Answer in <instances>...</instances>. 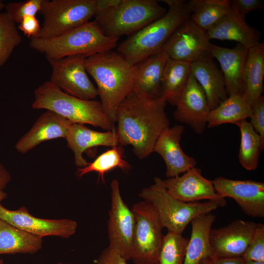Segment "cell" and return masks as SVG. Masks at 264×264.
I'll use <instances>...</instances> for the list:
<instances>
[{
    "label": "cell",
    "mask_w": 264,
    "mask_h": 264,
    "mask_svg": "<svg viewBox=\"0 0 264 264\" xmlns=\"http://www.w3.org/2000/svg\"><path fill=\"white\" fill-rule=\"evenodd\" d=\"M166 104L162 96L153 98L132 90L116 111L119 145L132 146L139 159L150 155L160 134L170 127Z\"/></svg>",
    "instance_id": "1"
},
{
    "label": "cell",
    "mask_w": 264,
    "mask_h": 264,
    "mask_svg": "<svg viewBox=\"0 0 264 264\" xmlns=\"http://www.w3.org/2000/svg\"><path fill=\"white\" fill-rule=\"evenodd\" d=\"M85 66L97 85L98 96L107 115L115 123L118 107L133 89L136 66L112 50L86 57Z\"/></svg>",
    "instance_id": "2"
},
{
    "label": "cell",
    "mask_w": 264,
    "mask_h": 264,
    "mask_svg": "<svg viewBox=\"0 0 264 264\" xmlns=\"http://www.w3.org/2000/svg\"><path fill=\"white\" fill-rule=\"evenodd\" d=\"M160 1L168 6L166 13L117 46V51L132 66L161 50L176 29L190 17L187 1Z\"/></svg>",
    "instance_id": "3"
},
{
    "label": "cell",
    "mask_w": 264,
    "mask_h": 264,
    "mask_svg": "<svg viewBox=\"0 0 264 264\" xmlns=\"http://www.w3.org/2000/svg\"><path fill=\"white\" fill-rule=\"evenodd\" d=\"M34 109H45L59 114L72 123L89 124L114 131V123L107 115L100 101L83 100L62 91L49 81L34 91Z\"/></svg>",
    "instance_id": "4"
},
{
    "label": "cell",
    "mask_w": 264,
    "mask_h": 264,
    "mask_svg": "<svg viewBox=\"0 0 264 264\" xmlns=\"http://www.w3.org/2000/svg\"><path fill=\"white\" fill-rule=\"evenodd\" d=\"M119 38L105 35L93 21L49 39H30L29 46L47 60L82 55L87 57L112 50Z\"/></svg>",
    "instance_id": "5"
},
{
    "label": "cell",
    "mask_w": 264,
    "mask_h": 264,
    "mask_svg": "<svg viewBox=\"0 0 264 264\" xmlns=\"http://www.w3.org/2000/svg\"><path fill=\"white\" fill-rule=\"evenodd\" d=\"M166 8L155 0H119L116 4L97 11L94 21L108 37L130 36L163 16Z\"/></svg>",
    "instance_id": "6"
},
{
    "label": "cell",
    "mask_w": 264,
    "mask_h": 264,
    "mask_svg": "<svg viewBox=\"0 0 264 264\" xmlns=\"http://www.w3.org/2000/svg\"><path fill=\"white\" fill-rule=\"evenodd\" d=\"M154 181L151 186L143 188L139 196L153 205L163 227L168 231L182 235L195 217L211 213L220 207L218 202L212 200L204 203L180 201L168 193L160 178L156 176Z\"/></svg>",
    "instance_id": "7"
},
{
    "label": "cell",
    "mask_w": 264,
    "mask_h": 264,
    "mask_svg": "<svg viewBox=\"0 0 264 264\" xmlns=\"http://www.w3.org/2000/svg\"><path fill=\"white\" fill-rule=\"evenodd\" d=\"M96 10V0H43L39 38L56 37L80 26L89 22Z\"/></svg>",
    "instance_id": "8"
},
{
    "label": "cell",
    "mask_w": 264,
    "mask_h": 264,
    "mask_svg": "<svg viewBox=\"0 0 264 264\" xmlns=\"http://www.w3.org/2000/svg\"><path fill=\"white\" fill-rule=\"evenodd\" d=\"M131 210L135 220L130 260L134 264H156L163 235V228L153 205L142 200Z\"/></svg>",
    "instance_id": "9"
},
{
    "label": "cell",
    "mask_w": 264,
    "mask_h": 264,
    "mask_svg": "<svg viewBox=\"0 0 264 264\" xmlns=\"http://www.w3.org/2000/svg\"><path fill=\"white\" fill-rule=\"evenodd\" d=\"M86 58L76 55L47 60L51 67L49 81L69 95L83 100H94L98 92L86 71Z\"/></svg>",
    "instance_id": "10"
},
{
    "label": "cell",
    "mask_w": 264,
    "mask_h": 264,
    "mask_svg": "<svg viewBox=\"0 0 264 264\" xmlns=\"http://www.w3.org/2000/svg\"><path fill=\"white\" fill-rule=\"evenodd\" d=\"M110 187L111 203L108 221V246L128 261L130 260L135 217L122 198L118 179H113Z\"/></svg>",
    "instance_id": "11"
},
{
    "label": "cell",
    "mask_w": 264,
    "mask_h": 264,
    "mask_svg": "<svg viewBox=\"0 0 264 264\" xmlns=\"http://www.w3.org/2000/svg\"><path fill=\"white\" fill-rule=\"evenodd\" d=\"M206 32L189 18L173 33L162 48L170 58L192 63L211 56Z\"/></svg>",
    "instance_id": "12"
},
{
    "label": "cell",
    "mask_w": 264,
    "mask_h": 264,
    "mask_svg": "<svg viewBox=\"0 0 264 264\" xmlns=\"http://www.w3.org/2000/svg\"><path fill=\"white\" fill-rule=\"evenodd\" d=\"M0 219L32 235L42 238L57 236L68 238L77 229V222L70 219H44L32 215L25 206L11 210L0 205Z\"/></svg>",
    "instance_id": "13"
},
{
    "label": "cell",
    "mask_w": 264,
    "mask_h": 264,
    "mask_svg": "<svg viewBox=\"0 0 264 264\" xmlns=\"http://www.w3.org/2000/svg\"><path fill=\"white\" fill-rule=\"evenodd\" d=\"M213 183L218 195L223 198L234 199L246 215L264 217V183L220 176L213 180Z\"/></svg>",
    "instance_id": "14"
},
{
    "label": "cell",
    "mask_w": 264,
    "mask_h": 264,
    "mask_svg": "<svg viewBox=\"0 0 264 264\" xmlns=\"http://www.w3.org/2000/svg\"><path fill=\"white\" fill-rule=\"evenodd\" d=\"M200 169L194 167L183 175L162 180L168 193L173 198L185 202H194L202 199L217 201L220 207L227 203L225 198L216 192L213 180L202 175Z\"/></svg>",
    "instance_id": "15"
},
{
    "label": "cell",
    "mask_w": 264,
    "mask_h": 264,
    "mask_svg": "<svg viewBox=\"0 0 264 264\" xmlns=\"http://www.w3.org/2000/svg\"><path fill=\"white\" fill-rule=\"evenodd\" d=\"M175 106V120L189 125L198 134L204 132L211 110L203 90L191 73Z\"/></svg>",
    "instance_id": "16"
},
{
    "label": "cell",
    "mask_w": 264,
    "mask_h": 264,
    "mask_svg": "<svg viewBox=\"0 0 264 264\" xmlns=\"http://www.w3.org/2000/svg\"><path fill=\"white\" fill-rule=\"evenodd\" d=\"M258 223L236 220L227 225L211 229L210 243L214 254L226 257H241L252 239Z\"/></svg>",
    "instance_id": "17"
},
{
    "label": "cell",
    "mask_w": 264,
    "mask_h": 264,
    "mask_svg": "<svg viewBox=\"0 0 264 264\" xmlns=\"http://www.w3.org/2000/svg\"><path fill=\"white\" fill-rule=\"evenodd\" d=\"M184 130L181 125L167 128L154 146V152L159 154L165 163L168 178L178 176L197 165L196 160L185 154L181 148L180 141Z\"/></svg>",
    "instance_id": "18"
},
{
    "label": "cell",
    "mask_w": 264,
    "mask_h": 264,
    "mask_svg": "<svg viewBox=\"0 0 264 264\" xmlns=\"http://www.w3.org/2000/svg\"><path fill=\"white\" fill-rule=\"evenodd\" d=\"M72 124L55 112L47 110L19 139L15 145V149L18 152L24 154L43 142L58 138L66 139Z\"/></svg>",
    "instance_id": "19"
},
{
    "label": "cell",
    "mask_w": 264,
    "mask_h": 264,
    "mask_svg": "<svg viewBox=\"0 0 264 264\" xmlns=\"http://www.w3.org/2000/svg\"><path fill=\"white\" fill-rule=\"evenodd\" d=\"M248 49L238 44L232 48L211 44V55L219 63L228 96L243 94V70Z\"/></svg>",
    "instance_id": "20"
},
{
    "label": "cell",
    "mask_w": 264,
    "mask_h": 264,
    "mask_svg": "<svg viewBox=\"0 0 264 264\" xmlns=\"http://www.w3.org/2000/svg\"><path fill=\"white\" fill-rule=\"evenodd\" d=\"M66 139L68 147L74 154V163L78 168L88 164L83 156V154L88 149L100 146L113 147L119 145L116 131L100 132L77 123L71 125Z\"/></svg>",
    "instance_id": "21"
},
{
    "label": "cell",
    "mask_w": 264,
    "mask_h": 264,
    "mask_svg": "<svg viewBox=\"0 0 264 264\" xmlns=\"http://www.w3.org/2000/svg\"><path fill=\"white\" fill-rule=\"evenodd\" d=\"M213 59L208 56L190 64L191 73L203 90L210 110L228 96L223 74Z\"/></svg>",
    "instance_id": "22"
},
{
    "label": "cell",
    "mask_w": 264,
    "mask_h": 264,
    "mask_svg": "<svg viewBox=\"0 0 264 264\" xmlns=\"http://www.w3.org/2000/svg\"><path fill=\"white\" fill-rule=\"evenodd\" d=\"M210 40L236 41L248 49L260 43V32L232 11L206 32Z\"/></svg>",
    "instance_id": "23"
},
{
    "label": "cell",
    "mask_w": 264,
    "mask_h": 264,
    "mask_svg": "<svg viewBox=\"0 0 264 264\" xmlns=\"http://www.w3.org/2000/svg\"><path fill=\"white\" fill-rule=\"evenodd\" d=\"M170 57L162 49L135 65L136 75L132 90L153 98L161 96L163 74Z\"/></svg>",
    "instance_id": "24"
},
{
    "label": "cell",
    "mask_w": 264,
    "mask_h": 264,
    "mask_svg": "<svg viewBox=\"0 0 264 264\" xmlns=\"http://www.w3.org/2000/svg\"><path fill=\"white\" fill-rule=\"evenodd\" d=\"M216 216L211 213L201 214L191 221L192 232L183 264H198L214 254L210 243V233Z\"/></svg>",
    "instance_id": "25"
},
{
    "label": "cell",
    "mask_w": 264,
    "mask_h": 264,
    "mask_svg": "<svg viewBox=\"0 0 264 264\" xmlns=\"http://www.w3.org/2000/svg\"><path fill=\"white\" fill-rule=\"evenodd\" d=\"M264 44L248 49L243 70L244 97L251 105L264 91Z\"/></svg>",
    "instance_id": "26"
},
{
    "label": "cell",
    "mask_w": 264,
    "mask_h": 264,
    "mask_svg": "<svg viewBox=\"0 0 264 264\" xmlns=\"http://www.w3.org/2000/svg\"><path fill=\"white\" fill-rule=\"evenodd\" d=\"M43 245V239L0 219V255L33 254Z\"/></svg>",
    "instance_id": "27"
},
{
    "label": "cell",
    "mask_w": 264,
    "mask_h": 264,
    "mask_svg": "<svg viewBox=\"0 0 264 264\" xmlns=\"http://www.w3.org/2000/svg\"><path fill=\"white\" fill-rule=\"evenodd\" d=\"M187 3L189 18L206 32L232 11L228 0H190Z\"/></svg>",
    "instance_id": "28"
},
{
    "label": "cell",
    "mask_w": 264,
    "mask_h": 264,
    "mask_svg": "<svg viewBox=\"0 0 264 264\" xmlns=\"http://www.w3.org/2000/svg\"><path fill=\"white\" fill-rule=\"evenodd\" d=\"M250 115L251 105L243 94H231L210 111L206 126L212 128L225 123L236 124Z\"/></svg>",
    "instance_id": "29"
},
{
    "label": "cell",
    "mask_w": 264,
    "mask_h": 264,
    "mask_svg": "<svg viewBox=\"0 0 264 264\" xmlns=\"http://www.w3.org/2000/svg\"><path fill=\"white\" fill-rule=\"evenodd\" d=\"M191 74L190 64L170 58L165 66L161 85V96L175 106Z\"/></svg>",
    "instance_id": "30"
},
{
    "label": "cell",
    "mask_w": 264,
    "mask_h": 264,
    "mask_svg": "<svg viewBox=\"0 0 264 264\" xmlns=\"http://www.w3.org/2000/svg\"><path fill=\"white\" fill-rule=\"evenodd\" d=\"M236 125L239 128L241 132L239 161L245 169L255 170L258 168L260 154L264 145L260 135L246 119L242 120Z\"/></svg>",
    "instance_id": "31"
},
{
    "label": "cell",
    "mask_w": 264,
    "mask_h": 264,
    "mask_svg": "<svg viewBox=\"0 0 264 264\" xmlns=\"http://www.w3.org/2000/svg\"><path fill=\"white\" fill-rule=\"evenodd\" d=\"M124 149L118 145L111 147L100 154L94 161L82 168H77L76 176L80 178L83 176L90 172L98 174V178L104 182V176L106 173L112 169L119 168L126 173L131 169L128 162L123 159Z\"/></svg>",
    "instance_id": "32"
},
{
    "label": "cell",
    "mask_w": 264,
    "mask_h": 264,
    "mask_svg": "<svg viewBox=\"0 0 264 264\" xmlns=\"http://www.w3.org/2000/svg\"><path fill=\"white\" fill-rule=\"evenodd\" d=\"M189 239L172 232L163 235L156 264H183Z\"/></svg>",
    "instance_id": "33"
},
{
    "label": "cell",
    "mask_w": 264,
    "mask_h": 264,
    "mask_svg": "<svg viewBox=\"0 0 264 264\" xmlns=\"http://www.w3.org/2000/svg\"><path fill=\"white\" fill-rule=\"evenodd\" d=\"M22 41L16 23L6 12H0V68Z\"/></svg>",
    "instance_id": "34"
},
{
    "label": "cell",
    "mask_w": 264,
    "mask_h": 264,
    "mask_svg": "<svg viewBox=\"0 0 264 264\" xmlns=\"http://www.w3.org/2000/svg\"><path fill=\"white\" fill-rule=\"evenodd\" d=\"M43 0H26L8 2L5 5L6 13L15 23L19 24L26 16H35L39 12Z\"/></svg>",
    "instance_id": "35"
},
{
    "label": "cell",
    "mask_w": 264,
    "mask_h": 264,
    "mask_svg": "<svg viewBox=\"0 0 264 264\" xmlns=\"http://www.w3.org/2000/svg\"><path fill=\"white\" fill-rule=\"evenodd\" d=\"M244 261L264 262V225L258 223L254 236L243 255Z\"/></svg>",
    "instance_id": "36"
},
{
    "label": "cell",
    "mask_w": 264,
    "mask_h": 264,
    "mask_svg": "<svg viewBox=\"0 0 264 264\" xmlns=\"http://www.w3.org/2000/svg\"><path fill=\"white\" fill-rule=\"evenodd\" d=\"M250 122L255 131L260 135L264 145V97L262 95L251 104Z\"/></svg>",
    "instance_id": "37"
},
{
    "label": "cell",
    "mask_w": 264,
    "mask_h": 264,
    "mask_svg": "<svg viewBox=\"0 0 264 264\" xmlns=\"http://www.w3.org/2000/svg\"><path fill=\"white\" fill-rule=\"evenodd\" d=\"M229 1L232 10L243 19L249 12L264 7L263 0H231Z\"/></svg>",
    "instance_id": "38"
},
{
    "label": "cell",
    "mask_w": 264,
    "mask_h": 264,
    "mask_svg": "<svg viewBox=\"0 0 264 264\" xmlns=\"http://www.w3.org/2000/svg\"><path fill=\"white\" fill-rule=\"evenodd\" d=\"M18 29L30 39L39 38L41 26L35 16H26L18 24Z\"/></svg>",
    "instance_id": "39"
},
{
    "label": "cell",
    "mask_w": 264,
    "mask_h": 264,
    "mask_svg": "<svg viewBox=\"0 0 264 264\" xmlns=\"http://www.w3.org/2000/svg\"><path fill=\"white\" fill-rule=\"evenodd\" d=\"M126 261L117 252L108 246L101 252L95 264H127Z\"/></svg>",
    "instance_id": "40"
},
{
    "label": "cell",
    "mask_w": 264,
    "mask_h": 264,
    "mask_svg": "<svg viewBox=\"0 0 264 264\" xmlns=\"http://www.w3.org/2000/svg\"><path fill=\"white\" fill-rule=\"evenodd\" d=\"M198 264H244L242 257H226L215 254L202 259Z\"/></svg>",
    "instance_id": "41"
},
{
    "label": "cell",
    "mask_w": 264,
    "mask_h": 264,
    "mask_svg": "<svg viewBox=\"0 0 264 264\" xmlns=\"http://www.w3.org/2000/svg\"><path fill=\"white\" fill-rule=\"evenodd\" d=\"M11 179L10 173L0 162V189L4 190Z\"/></svg>",
    "instance_id": "42"
},
{
    "label": "cell",
    "mask_w": 264,
    "mask_h": 264,
    "mask_svg": "<svg viewBox=\"0 0 264 264\" xmlns=\"http://www.w3.org/2000/svg\"><path fill=\"white\" fill-rule=\"evenodd\" d=\"M7 197V193L3 191V190L0 189V205L1 202L5 199Z\"/></svg>",
    "instance_id": "43"
},
{
    "label": "cell",
    "mask_w": 264,
    "mask_h": 264,
    "mask_svg": "<svg viewBox=\"0 0 264 264\" xmlns=\"http://www.w3.org/2000/svg\"><path fill=\"white\" fill-rule=\"evenodd\" d=\"M244 264H264V262L254 261H244Z\"/></svg>",
    "instance_id": "44"
},
{
    "label": "cell",
    "mask_w": 264,
    "mask_h": 264,
    "mask_svg": "<svg viewBox=\"0 0 264 264\" xmlns=\"http://www.w3.org/2000/svg\"><path fill=\"white\" fill-rule=\"evenodd\" d=\"M5 7L4 3L0 0V12L1 9H2Z\"/></svg>",
    "instance_id": "45"
},
{
    "label": "cell",
    "mask_w": 264,
    "mask_h": 264,
    "mask_svg": "<svg viewBox=\"0 0 264 264\" xmlns=\"http://www.w3.org/2000/svg\"><path fill=\"white\" fill-rule=\"evenodd\" d=\"M56 264H76L65 263H62V262H59Z\"/></svg>",
    "instance_id": "46"
},
{
    "label": "cell",
    "mask_w": 264,
    "mask_h": 264,
    "mask_svg": "<svg viewBox=\"0 0 264 264\" xmlns=\"http://www.w3.org/2000/svg\"><path fill=\"white\" fill-rule=\"evenodd\" d=\"M0 264H4L3 260L1 258H0Z\"/></svg>",
    "instance_id": "47"
}]
</instances>
